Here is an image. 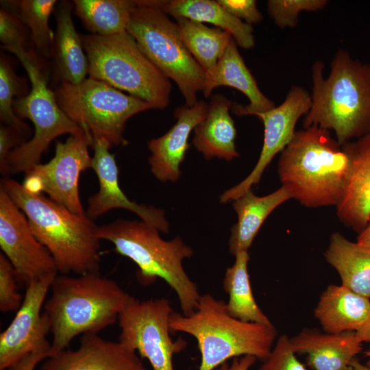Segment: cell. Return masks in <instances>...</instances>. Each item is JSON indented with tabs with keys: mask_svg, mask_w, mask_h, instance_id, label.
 <instances>
[{
	"mask_svg": "<svg viewBox=\"0 0 370 370\" xmlns=\"http://www.w3.org/2000/svg\"><path fill=\"white\" fill-rule=\"evenodd\" d=\"M323 70L319 60L312 66V104L303 125L334 131L342 147L370 133V64L339 49L327 78Z\"/></svg>",
	"mask_w": 370,
	"mask_h": 370,
	"instance_id": "1",
	"label": "cell"
},
{
	"mask_svg": "<svg viewBox=\"0 0 370 370\" xmlns=\"http://www.w3.org/2000/svg\"><path fill=\"white\" fill-rule=\"evenodd\" d=\"M50 290L43 312L52 334L51 356L66 349L79 334H98L114 323L133 297L99 271L58 274Z\"/></svg>",
	"mask_w": 370,
	"mask_h": 370,
	"instance_id": "2",
	"label": "cell"
},
{
	"mask_svg": "<svg viewBox=\"0 0 370 370\" xmlns=\"http://www.w3.org/2000/svg\"><path fill=\"white\" fill-rule=\"evenodd\" d=\"M0 186L25 214L34 234L52 256L58 273L82 275L99 271L98 225L86 213L72 212L42 193L27 191L12 178H3Z\"/></svg>",
	"mask_w": 370,
	"mask_h": 370,
	"instance_id": "3",
	"label": "cell"
},
{
	"mask_svg": "<svg viewBox=\"0 0 370 370\" xmlns=\"http://www.w3.org/2000/svg\"><path fill=\"white\" fill-rule=\"evenodd\" d=\"M349 167L348 156L330 131L310 126L295 132L280 153L278 170L291 199L319 208L337 206Z\"/></svg>",
	"mask_w": 370,
	"mask_h": 370,
	"instance_id": "4",
	"label": "cell"
},
{
	"mask_svg": "<svg viewBox=\"0 0 370 370\" xmlns=\"http://www.w3.org/2000/svg\"><path fill=\"white\" fill-rule=\"evenodd\" d=\"M158 232L143 221L120 219L98 226L97 236L112 243L116 253L137 265L136 275L142 284H151L158 278L164 280L175 292L183 314L189 315L201 296L182 265L193 250L180 237L164 241Z\"/></svg>",
	"mask_w": 370,
	"mask_h": 370,
	"instance_id": "5",
	"label": "cell"
},
{
	"mask_svg": "<svg viewBox=\"0 0 370 370\" xmlns=\"http://www.w3.org/2000/svg\"><path fill=\"white\" fill-rule=\"evenodd\" d=\"M173 332L193 336L201 354L198 370H213L230 358L252 356L265 360L277 336L272 325L247 322L232 317L226 303L206 293L200 296L189 315L173 312L170 318Z\"/></svg>",
	"mask_w": 370,
	"mask_h": 370,
	"instance_id": "6",
	"label": "cell"
},
{
	"mask_svg": "<svg viewBox=\"0 0 370 370\" xmlns=\"http://www.w3.org/2000/svg\"><path fill=\"white\" fill-rule=\"evenodd\" d=\"M88 60L89 77L102 81L164 109L170 102L171 84L126 31L111 36L81 37Z\"/></svg>",
	"mask_w": 370,
	"mask_h": 370,
	"instance_id": "7",
	"label": "cell"
},
{
	"mask_svg": "<svg viewBox=\"0 0 370 370\" xmlns=\"http://www.w3.org/2000/svg\"><path fill=\"white\" fill-rule=\"evenodd\" d=\"M127 32L150 61L175 82L185 106L197 103L206 74L184 45L176 22L156 5V1H135Z\"/></svg>",
	"mask_w": 370,
	"mask_h": 370,
	"instance_id": "8",
	"label": "cell"
},
{
	"mask_svg": "<svg viewBox=\"0 0 370 370\" xmlns=\"http://www.w3.org/2000/svg\"><path fill=\"white\" fill-rule=\"evenodd\" d=\"M65 114L95 140H103L111 148L125 145L127 121L153 106L140 99L123 93L91 77L81 83H62L54 92Z\"/></svg>",
	"mask_w": 370,
	"mask_h": 370,
	"instance_id": "9",
	"label": "cell"
},
{
	"mask_svg": "<svg viewBox=\"0 0 370 370\" xmlns=\"http://www.w3.org/2000/svg\"><path fill=\"white\" fill-rule=\"evenodd\" d=\"M31 83L30 92L14 100V110L20 119L33 123L32 138L14 149L8 155L9 173H25L40 163L43 153L57 137L77 134L83 130L59 106L55 92L47 86L40 69L27 53L18 57Z\"/></svg>",
	"mask_w": 370,
	"mask_h": 370,
	"instance_id": "10",
	"label": "cell"
},
{
	"mask_svg": "<svg viewBox=\"0 0 370 370\" xmlns=\"http://www.w3.org/2000/svg\"><path fill=\"white\" fill-rule=\"evenodd\" d=\"M173 310L164 297L139 300L132 297L119 316V341L146 358L153 370H174V354L184 349L182 338L170 336Z\"/></svg>",
	"mask_w": 370,
	"mask_h": 370,
	"instance_id": "11",
	"label": "cell"
},
{
	"mask_svg": "<svg viewBox=\"0 0 370 370\" xmlns=\"http://www.w3.org/2000/svg\"><path fill=\"white\" fill-rule=\"evenodd\" d=\"M92 145V136L84 130L70 135L64 143L56 142L54 156L48 162H40L24 173L21 184L29 192L47 194L53 201L72 212L85 214L79 182L82 173L92 168L88 147Z\"/></svg>",
	"mask_w": 370,
	"mask_h": 370,
	"instance_id": "12",
	"label": "cell"
},
{
	"mask_svg": "<svg viewBox=\"0 0 370 370\" xmlns=\"http://www.w3.org/2000/svg\"><path fill=\"white\" fill-rule=\"evenodd\" d=\"M0 247L18 281L27 285L58 274L47 249L34 234L23 211L0 186Z\"/></svg>",
	"mask_w": 370,
	"mask_h": 370,
	"instance_id": "13",
	"label": "cell"
},
{
	"mask_svg": "<svg viewBox=\"0 0 370 370\" xmlns=\"http://www.w3.org/2000/svg\"><path fill=\"white\" fill-rule=\"evenodd\" d=\"M311 104V96L308 91L301 86H293L280 106L254 114L264 125V139L259 158L246 178L221 195V202L236 199L258 183L273 158L291 141L298 120L307 114Z\"/></svg>",
	"mask_w": 370,
	"mask_h": 370,
	"instance_id": "14",
	"label": "cell"
},
{
	"mask_svg": "<svg viewBox=\"0 0 370 370\" xmlns=\"http://www.w3.org/2000/svg\"><path fill=\"white\" fill-rule=\"evenodd\" d=\"M56 275L32 281L26 285L20 308L0 334V370H8L13 363L33 352L51 350V344L47 338L50 332V324L47 316L41 310Z\"/></svg>",
	"mask_w": 370,
	"mask_h": 370,
	"instance_id": "15",
	"label": "cell"
},
{
	"mask_svg": "<svg viewBox=\"0 0 370 370\" xmlns=\"http://www.w3.org/2000/svg\"><path fill=\"white\" fill-rule=\"evenodd\" d=\"M92 148L91 169L97 177L99 190L88 199L86 215L93 220L112 209L123 208L135 213L141 221L159 232L167 233L169 223L162 210L138 204L131 201L123 193L119 185L115 156L110 152L108 144L103 140H95Z\"/></svg>",
	"mask_w": 370,
	"mask_h": 370,
	"instance_id": "16",
	"label": "cell"
},
{
	"mask_svg": "<svg viewBox=\"0 0 370 370\" xmlns=\"http://www.w3.org/2000/svg\"><path fill=\"white\" fill-rule=\"evenodd\" d=\"M38 370H147L135 352L120 341L98 334L82 336L77 349H65L45 358Z\"/></svg>",
	"mask_w": 370,
	"mask_h": 370,
	"instance_id": "17",
	"label": "cell"
},
{
	"mask_svg": "<svg viewBox=\"0 0 370 370\" xmlns=\"http://www.w3.org/2000/svg\"><path fill=\"white\" fill-rule=\"evenodd\" d=\"M349 160V172L337 204L340 221L358 234L370 221V133L342 146Z\"/></svg>",
	"mask_w": 370,
	"mask_h": 370,
	"instance_id": "18",
	"label": "cell"
},
{
	"mask_svg": "<svg viewBox=\"0 0 370 370\" xmlns=\"http://www.w3.org/2000/svg\"><path fill=\"white\" fill-rule=\"evenodd\" d=\"M208 103L200 100L193 106H181L174 112L175 124L162 136L148 143L149 162L154 176L162 182H175L180 176V164L189 148L191 132L204 119Z\"/></svg>",
	"mask_w": 370,
	"mask_h": 370,
	"instance_id": "19",
	"label": "cell"
},
{
	"mask_svg": "<svg viewBox=\"0 0 370 370\" xmlns=\"http://www.w3.org/2000/svg\"><path fill=\"white\" fill-rule=\"evenodd\" d=\"M222 86L236 88L248 98L249 104L245 106L234 104L232 107L237 115H254L275 107V103L260 90L233 38L214 69L206 75L204 97H208L214 88Z\"/></svg>",
	"mask_w": 370,
	"mask_h": 370,
	"instance_id": "20",
	"label": "cell"
},
{
	"mask_svg": "<svg viewBox=\"0 0 370 370\" xmlns=\"http://www.w3.org/2000/svg\"><path fill=\"white\" fill-rule=\"evenodd\" d=\"M295 353L306 354L312 370H349L362 350L355 332L340 334L303 331L291 338Z\"/></svg>",
	"mask_w": 370,
	"mask_h": 370,
	"instance_id": "21",
	"label": "cell"
},
{
	"mask_svg": "<svg viewBox=\"0 0 370 370\" xmlns=\"http://www.w3.org/2000/svg\"><path fill=\"white\" fill-rule=\"evenodd\" d=\"M314 316L326 333L357 332L370 315V299L341 285H329L321 293Z\"/></svg>",
	"mask_w": 370,
	"mask_h": 370,
	"instance_id": "22",
	"label": "cell"
},
{
	"mask_svg": "<svg viewBox=\"0 0 370 370\" xmlns=\"http://www.w3.org/2000/svg\"><path fill=\"white\" fill-rule=\"evenodd\" d=\"M231 101L214 95L208 104L204 119L195 128L193 143L206 159L219 158L227 161L239 156L236 149V130L230 110Z\"/></svg>",
	"mask_w": 370,
	"mask_h": 370,
	"instance_id": "23",
	"label": "cell"
},
{
	"mask_svg": "<svg viewBox=\"0 0 370 370\" xmlns=\"http://www.w3.org/2000/svg\"><path fill=\"white\" fill-rule=\"evenodd\" d=\"M56 30L52 49L62 83L77 84L88 74V60L71 16L70 3L62 1L56 11Z\"/></svg>",
	"mask_w": 370,
	"mask_h": 370,
	"instance_id": "24",
	"label": "cell"
},
{
	"mask_svg": "<svg viewBox=\"0 0 370 370\" xmlns=\"http://www.w3.org/2000/svg\"><path fill=\"white\" fill-rule=\"evenodd\" d=\"M156 5L175 18H186L208 23L229 32L236 45L243 49L255 45L251 25L236 18L213 0L156 1Z\"/></svg>",
	"mask_w": 370,
	"mask_h": 370,
	"instance_id": "25",
	"label": "cell"
},
{
	"mask_svg": "<svg viewBox=\"0 0 370 370\" xmlns=\"http://www.w3.org/2000/svg\"><path fill=\"white\" fill-rule=\"evenodd\" d=\"M291 199L286 190L281 186L275 191L262 197L254 194L251 189L233 201L238 221L231 230L229 251L235 256L248 251L260 228L268 216L280 205Z\"/></svg>",
	"mask_w": 370,
	"mask_h": 370,
	"instance_id": "26",
	"label": "cell"
},
{
	"mask_svg": "<svg viewBox=\"0 0 370 370\" xmlns=\"http://www.w3.org/2000/svg\"><path fill=\"white\" fill-rule=\"evenodd\" d=\"M324 256L338 273L341 284L370 298V247L334 232Z\"/></svg>",
	"mask_w": 370,
	"mask_h": 370,
	"instance_id": "27",
	"label": "cell"
},
{
	"mask_svg": "<svg viewBox=\"0 0 370 370\" xmlns=\"http://www.w3.org/2000/svg\"><path fill=\"white\" fill-rule=\"evenodd\" d=\"M234 257V263L226 269L223 281V289L229 296L227 312L243 321L272 325L254 297L247 268L248 251H240Z\"/></svg>",
	"mask_w": 370,
	"mask_h": 370,
	"instance_id": "28",
	"label": "cell"
},
{
	"mask_svg": "<svg viewBox=\"0 0 370 370\" xmlns=\"http://www.w3.org/2000/svg\"><path fill=\"white\" fill-rule=\"evenodd\" d=\"M175 21L189 52L206 75L212 73L233 38L231 34L186 18H176Z\"/></svg>",
	"mask_w": 370,
	"mask_h": 370,
	"instance_id": "29",
	"label": "cell"
},
{
	"mask_svg": "<svg viewBox=\"0 0 370 370\" xmlns=\"http://www.w3.org/2000/svg\"><path fill=\"white\" fill-rule=\"evenodd\" d=\"M76 15L92 34L111 36L127 31L135 1L75 0Z\"/></svg>",
	"mask_w": 370,
	"mask_h": 370,
	"instance_id": "30",
	"label": "cell"
},
{
	"mask_svg": "<svg viewBox=\"0 0 370 370\" xmlns=\"http://www.w3.org/2000/svg\"><path fill=\"white\" fill-rule=\"evenodd\" d=\"M18 16L30 31L31 39L37 51L47 58L52 52L55 34L49 25V16L56 0H22L15 1Z\"/></svg>",
	"mask_w": 370,
	"mask_h": 370,
	"instance_id": "31",
	"label": "cell"
},
{
	"mask_svg": "<svg viewBox=\"0 0 370 370\" xmlns=\"http://www.w3.org/2000/svg\"><path fill=\"white\" fill-rule=\"evenodd\" d=\"M20 92L18 78L9 62L4 58L0 62V119L3 125L24 135L29 127L15 113L14 97Z\"/></svg>",
	"mask_w": 370,
	"mask_h": 370,
	"instance_id": "32",
	"label": "cell"
},
{
	"mask_svg": "<svg viewBox=\"0 0 370 370\" xmlns=\"http://www.w3.org/2000/svg\"><path fill=\"white\" fill-rule=\"evenodd\" d=\"M328 3L327 0H269L267 12L279 27L294 28L297 25L301 12L321 10Z\"/></svg>",
	"mask_w": 370,
	"mask_h": 370,
	"instance_id": "33",
	"label": "cell"
},
{
	"mask_svg": "<svg viewBox=\"0 0 370 370\" xmlns=\"http://www.w3.org/2000/svg\"><path fill=\"white\" fill-rule=\"evenodd\" d=\"M25 26L16 13L1 9L0 40L3 47L16 57L27 53L24 48L26 38Z\"/></svg>",
	"mask_w": 370,
	"mask_h": 370,
	"instance_id": "34",
	"label": "cell"
},
{
	"mask_svg": "<svg viewBox=\"0 0 370 370\" xmlns=\"http://www.w3.org/2000/svg\"><path fill=\"white\" fill-rule=\"evenodd\" d=\"M17 278L8 259L0 254V310L3 312L17 311L22 302V295L17 291Z\"/></svg>",
	"mask_w": 370,
	"mask_h": 370,
	"instance_id": "35",
	"label": "cell"
},
{
	"mask_svg": "<svg viewBox=\"0 0 370 370\" xmlns=\"http://www.w3.org/2000/svg\"><path fill=\"white\" fill-rule=\"evenodd\" d=\"M295 354L291 338L282 334L259 370H309L298 360Z\"/></svg>",
	"mask_w": 370,
	"mask_h": 370,
	"instance_id": "36",
	"label": "cell"
},
{
	"mask_svg": "<svg viewBox=\"0 0 370 370\" xmlns=\"http://www.w3.org/2000/svg\"><path fill=\"white\" fill-rule=\"evenodd\" d=\"M229 13L242 21L251 25L262 20V15L254 0H218Z\"/></svg>",
	"mask_w": 370,
	"mask_h": 370,
	"instance_id": "37",
	"label": "cell"
},
{
	"mask_svg": "<svg viewBox=\"0 0 370 370\" xmlns=\"http://www.w3.org/2000/svg\"><path fill=\"white\" fill-rule=\"evenodd\" d=\"M24 136L14 128L5 125L0 127V172L1 174L8 175L9 170L7 164L8 155L14 149L25 143L21 139Z\"/></svg>",
	"mask_w": 370,
	"mask_h": 370,
	"instance_id": "38",
	"label": "cell"
},
{
	"mask_svg": "<svg viewBox=\"0 0 370 370\" xmlns=\"http://www.w3.org/2000/svg\"><path fill=\"white\" fill-rule=\"evenodd\" d=\"M50 356L49 349L33 352L13 363L8 370H35L39 364Z\"/></svg>",
	"mask_w": 370,
	"mask_h": 370,
	"instance_id": "39",
	"label": "cell"
},
{
	"mask_svg": "<svg viewBox=\"0 0 370 370\" xmlns=\"http://www.w3.org/2000/svg\"><path fill=\"white\" fill-rule=\"evenodd\" d=\"M256 358L252 356H243L233 358L232 362L223 363L213 370H249L256 362Z\"/></svg>",
	"mask_w": 370,
	"mask_h": 370,
	"instance_id": "40",
	"label": "cell"
},
{
	"mask_svg": "<svg viewBox=\"0 0 370 370\" xmlns=\"http://www.w3.org/2000/svg\"><path fill=\"white\" fill-rule=\"evenodd\" d=\"M356 334L362 342H370V315L365 325L357 332Z\"/></svg>",
	"mask_w": 370,
	"mask_h": 370,
	"instance_id": "41",
	"label": "cell"
},
{
	"mask_svg": "<svg viewBox=\"0 0 370 370\" xmlns=\"http://www.w3.org/2000/svg\"><path fill=\"white\" fill-rule=\"evenodd\" d=\"M356 242L370 247V221L365 229L359 233Z\"/></svg>",
	"mask_w": 370,
	"mask_h": 370,
	"instance_id": "42",
	"label": "cell"
},
{
	"mask_svg": "<svg viewBox=\"0 0 370 370\" xmlns=\"http://www.w3.org/2000/svg\"><path fill=\"white\" fill-rule=\"evenodd\" d=\"M350 366L354 369V370H370V367L366 365L365 364H362L360 362L358 359L356 358H354L351 362Z\"/></svg>",
	"mask_w": 370,
	"mask_h": 370,
	"instance_id": "43",
	"label": "cell"
},
{
	"mask_svg": "<svg viewBox=\"0 0 370 370\" xmlns=\"http://www.w3.org/2000/svg\"><path fill=\"white\" fill-rule=\"evenodd\" d=\"M365 355L368 358L365 365L370 367V348L365 352Z\"/></svg>",
	"mask_w": 370,
	"mask_h": 370,
	"instance_id": "44",
	"label": "cell"
},
{
	"mask_svg": "<svg viewBox=\"0 0 370 370\" xmlns=\"http://www.w3.org/2000/svg\"><path fill=\"white\" fill-rule=\"evenodd\" d=\"M349 370H354V369L350 366V368L349 369Z\"/></svg>",
	"mask_w": 370,
	"mask_h": 370,
	"instance_id": "45",
	"label": "cell"
}]
</instances>
